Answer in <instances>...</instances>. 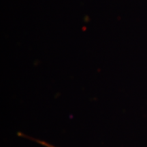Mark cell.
<instances>
[{"label":"cell","instance_id":"cell-1","mask_svg":"<svg viewBox=\"0 0 147 147\" xmlns=\"http://www.w3.org/2000/svg\"><path fill=\"white\" fill-rule=\"evenodd\" d=\"M36 141H37V142H38V143H39V144H40L41 145H42V146H45V147H57V146H53V145H52V144H49V143L44 142V141L37 140H36Z\"/></svg>","mask_w":147,"mask_h":147}]
</instances>
